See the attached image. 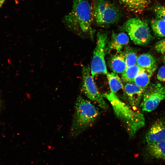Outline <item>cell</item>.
Listing matches in <instances>:
<instances>
[{"label":"cell","mask_w":165,"mask_h":165,"mask_svg":"<svg viewBox=\"0 0 165 165\" xmlns=\"http://www.w3.org/2000/svg\"><path fill=\"white\" fill-rule=\"evenodd\" d=\"M103 96L109 102L117 117L125 127L130 137H134L145 124L143 114L133 110L121 101L115 93L111 92Z\"/></svg>","instance_id":"cell-1"},{"label":"cell","mask_w":165,"mask_h":165,"mask_svg":"<svg viewBox=\"0 0 165 165\" xmlns=\"http://www.w3.org/2000/svg\"><path fill=\"white\" fill-rule=\"evenodd\" d=\"M98 109L81 96L77 98L71 129L73 137L80 134L93 124L99 115Z\"/></svg>","instance_id":"cell-2"},{"label":"cell","mask_w":165,"mask_h":165,"mask_svg":"<svg viewBox=\"0 0 165 165\" xmlns=\"http://www.w3.org/2000/svg\"><path fill=\"white\" fill-rule=\"evenodd\" d=\"M92 11L86 0H73L71 11L64 17L63 22L70 29H79L86 32L91 30Z\"/></svg>","instance_id":"cell-3"},{"label":"cell","mask_w":165,"mask_h":165,"mask_svg":"<svg viewBox=\"0 0 165 165\" xmlns=\"http://www.w3.org/2000/svg\"><path fill=\"white\" fill-rule=\"evenodd\" d=\"M93 13L96 24L101 26L114 24L122 16L121 10L111 0H94Z\"/></svg>","instance_id":"cell-4"},{"label":"cell","mask_w":165,"mask_h":165,"mask_svg":"<svg viewBox=\"0 0 165 165\" xmlns=\"http://www.w3.org/2000/svg\"><path fill=\"white\" fill-rule=\"evenodd\" d=\"M121 28L128 33L136 45H145L152 39L146 20L136 18H130L124 23Z\"/></svg>","instance_id":"cell-5"},{"label":"cell","mask_w":165,"mask_h":165,"mask_svg":"<svg viewBox=\"0 0 165 165\" xmlns=\"http://www.w3.org/2000/svg\"><path fill=\"white\" fill-rule=\"evenodd\" d=\"M97 39L90 67L91 73L93 77L98 74L107 75L108 73L105 58L107 41L106 33L98 32Z\"/></svg>","instance_id":"cell-6"},{"label":"cell","mask_w":165,"mask_h":165,"mask_svg":"<svg viewBox=\"0 0 165 165\" xmlns=\"http://www.w3.org/2000/svg\"><path fill=\"white\" fill-rule=\"evenodd\" d=\"M82 88L85 95L101 108L106 110L108 108L103 96L98 91L93 79L89 66L82 69Z\"/></svg>","instance_id":"cell-7"},{"label":"cell","mask_w":165,"mask_h":165,"mask_svg":"<svg viewBox=\"0 0 165 165\" xmlns=\"http://www.w3.org/2000/svg\"><path fill=\"white\" fill-rule=\"evenodd\" d=\"M164 99L165 86L160 83L152 84L146 88L140 107L143 111L150 112Z\"/></svg>","instance_id":"cell-8"},{"label":"cell","mask_w":165,"mask_h":165,"mask_svg":"<svg viewBox=\"0 0 165 165\" xmlns=\"http://www.w3.org/2000/svg\"><path fill=\"white\" fill-rule=\"evenodd\" d=\"M125 94L129 103L133 108L140 105L145 89L133 82H127L124 88Z\"/></svg>","instance_id":"cell-9"},{"label":"cell","mask_w":165,"mask_h":165,"mask_svg":"<svg viewBox=\"0 0 165 165\" xmlns=\"http://www.w3.org/2000/svg\"><path fill=\"white\" fill-rule=\"evenodd\" d=\"M148 144L157 142L165 139V121L159 119L151 127L145 136Z\"/></svg>","instance_id":"cell-10"},{"label":"cell","mask_w":165,"mask_h":165,"mask_svg":"<svg viewBox=\"0 0 165 165\" xmlns=\"http://www.w3.org/2000/svg\"><path fill=\"white\" fill-rule=\"evenodd\" d=\"M129 42V37L125 33L113 32L111 40L106 47L105 53H108L113 50H116L117 53L121 52L123 47Z\"/></svg>","instance_id":"cell-11"},{"label":"cell","mask_w":165,"mask_h":165,"mask_svg":"<svg viewBox=\"0 0 165 165\" xmlns=\"http://www.w3.org/2000/svg\"><path fill=\"white\" fill-rule=\"evenodd\" d=\"M120 4L127 10L140 13L148 7L150 0H118Z\"/></svg>","instance_id":"cell-12"},{"label":"cell","mask_w":165,"mask_h":165,"mask_svg":"<svg viewBox=\"0 0 165 165\" xmlns=\"http://www.w3.org/2000/svg\"><path fill=\"white\" fill-rule=\"evenodd\" d=\"M108 64L110 68L116 74L123 73L127 68L124 52L117 53L109 59Z\"/></svg>","instance_id":"cell-13"},{"label":"cell","mask_w":165,"mask_h":165,"mask_svg":"<svg viewBox=\"0 0 165 165\" xmlns=\"http://www.w3.org/2000/svg\"><path fill=\"white\" fill-rule=\"evenodd\" d=\"M137 64L141 68L153 73L157 68L155 58L149 53H143L139 56L137 58Z\"/></svg>","instance_id":"cell-14"},{"label":"cell","mask_w":165,"mask_h":165,"mask_svg":"<svg viewBox=\"0 0 165 165\" xmlns=\"http://www.w3.org/2000/svg\"><path fill=\"white\" fill-rule=\"evenodd\" d=\"M147 149L152 157L165 160V139L147 144Z\"/></svg>","instance_id":"cell-15"},{"label":"cell","mask_w":165,"mask_h":165,"mask_svg":"<svg viewBox=\"0 0 165 165\" xmlns=\"http://www.w3.org/2000/svg\"><path fill=\"white\" fill-rule=\"evenodd\" d=\"M143 69L137 64L127 67L122 73V79L127 83L133 82L136 77Z\"/></svg>","instance_id":"cell-16"},{"label":"cell","mask_w":165,"mask_h":165,"mask_svg":"<svg viewBox=\"0 0 165 165\" xmlns=\"http://www.w3.org/2000/svg\"><path fill=\"white\" fill-rule=\"evenodd\" d=\"M153 73L143 69L136 77L134 82L138 86L145 89L149 83L151 77Z\"/></svg>","instance_id":"cell-17"},{"label":"cell","mask_w":165,"mask_h":165,"mask_svg":"<svg viewBox=\"0 0 165 165\" xmlns=\"http://www.w3.org/2000/svg\"><path fill=\"white\" fill-rule=\"evenodd\" d=\"M107 76L111 92L115 93L124 88L121 79L116 73L113 72L108 73Z\"/></svg>","instance_id":"cell-18"},{"label":"cell","mask_w":165,"mask_h":165,"mask_svg":"<svg viewBox=\"0 0 165 165\" xmlns=\"http://www.w3.org/2000/svg\"><path fill=\"white\" fill-rule=\"evenodd\" d=\"M151 26L155 35L159 37H165V21L158 18L152 20Z\"/></svg>","instance_id":"cell-19"},{"label":"cell","mask_w":165,"mask_h":165,"mask_svg":"<svg viewBox=\"0 0 165 165\" xmlns=\"http://www.w3.org/2000/svg\"><path fill=\"white\" fill-rule=\"evenodd\" d=\"M124 53L127 68L136 64L138 57L136 51L133 49H128Z\"/></svg>","instance_id":"cell-20"},{"label":"cell","mask_w":165,"mask_h":165,"mask_svg":"<svg viewBox=\"0 0 165 165\" xmlns=\"http://www.w3.org/2000/svg\"><path fill=\"white\" fill-rule=\"evenodd\" d=\"M154 10L157 18L165 21V6L158 5L154 7Z\"/></svg>","instance_id":"cell-21"},{"label":"cell","mask_w":165,"mask_h":165,"mask_svg":"<svg viewBox=\"0 0 165 165\" xmlns=\"http://www.w3.org/2000/svg\"><path fill=\"white\" fill-rule=\"evenodd\" d=\"M155 49L159 53H165V38L159 41L156 43Z\"/></svg>","instance_id":"cell-22"},{"label":"cell","mask_w":165,"mask_h":165,"mask_svg":"<svg viewBox=\"0 0 165 165\" xmlns=\"http://www.w3.org/2000/svg\"><path fill=\"white\" fill-rule=\"evenodd\" d=\"M157 79L161 82H165V66L161 67L159 69L157 75Z\"/></svg>","instance_id":"cell-23"},{"label":"cell","mask_w":165,"mask_h":165,"mask_svg":"<svg viewBox=\"0 0 165 165\" xmlns=\"http://www.w3.org/2000/svg\"><path fill=\"white\" fill-rule=\"evenodd\" d=\"M5 0H0V8L1 7Z\"/></svg>","instance_id":"cell-24"},{"label":"cell","mask_w":165,"mask_h":165,"mask_svg":"<svg viewBox=\"0 0 165 165\" xmlns=\"http://www.w3.org/2000/svg\"><path fill=\"white\" fill-rule=\"evenodd\" d=\"M164 56V57H163V62L164 63V66H165V54Z\"/></svg>","instance_id":"cell-25"}]
</instances>
